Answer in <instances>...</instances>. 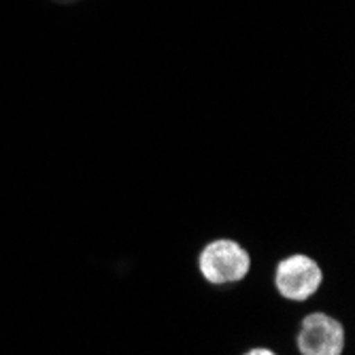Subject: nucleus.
Wrapping results in <instances>:
<instances>
[{"label":"nucleus","instance_id":"nucleus-1","mask_svg":"<svg viewBox=\"0 0 355 355\" xmlns=\"http://www.w3.org/2000/svg\"><path fill=\"white\" fill-rule=\"evenodd\" d=\"M200 272L209 283H239L247 277L251 257L249 253L234 241L221 239L207 245L198 260Z\"/></svg>","mask_w":355,"mask_h":355},{"label":"nucleus","instance_id":"nucleus-2","mask_svg":"<svg viewBox=\"0 0 355 355\" xmlns=\"http://www.w3.org/2000/svg\"><path fill=\"white\" fill-rule=\"evenodd\" d=\"M321 281H324V272H321L319 264L302 253L283 260L275 272V285L279 294L294 302L309 300L319 289Z\"/></svg>","mask_w":355,"mask_h":355},{"label":"nucleus","instance_id":"nucleus-3","mask_svg":"<svg viewBox=\"0 0 355 355\" xmlns=\"http://www.w3.org/2000/svg\"><path fill=\"white\" fill-rule=\"evenodd\" d=\"M298 349L304 355H340L345 349L343 324L326 313L304 317L298 334Z\"/></svg>","mask_w":355,"mask_h":355},{"label":"nucleus","instance_id":"nucleus-4","mask_svg":"<svg viewBox=\"0 0 355 355\" xmlns=\"http://www.w3.org/2000/svg\"><path fill=\"white\" fill-rule=\"evenodd\" d=\"M249 355H272L275 351H270V349H253V351H247Z\"/></svg>","mask_w":355,"mask_h":355}]
</instances>
